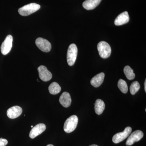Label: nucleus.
Here are the masks:
<instances>
[{"instance_id": "obj_18", "label": "nucleus", "mask_w": 146, "mask_h": 146, "mask_svg": "<svg viewBox=\"0 0 146 146\" xmlns=\"http://www.w3.org/2000/svg\"><path fill=\"white\" fill-rule=\"evenodd\" d=\"M124 73L127 78L129 80H132L135 78V74L133 70L129 66H126L124 68Z\"/></svg>"}, {"instance_id": "obj_9", "label": "nucleus", "mask_w": 146, "mask_h": 146, "mask_svg": "<svg viewBox=\"0 0 146 146\" xmlns=\"http://www.w3.org/2000/svg\"><path fill=\"white\" fill-rule=\"evenodd\" d=\"M39 77L43 81H49L52 78L51 73L47 69L46 67L44 65H41L38 67Z\"/></svg>"}, {"instance_id": "obj_7", "label": "nucleus", "mask_w": 146, "mask_h": 146, "mask_svg": "<svg viewBox=\"0 0 146 146\" xmlns=\"http://www.w3.org/2000/svg\"><path fill=\"white\" fill-rule=\"evenodd\" d=\"M13 40V36L11 35L6 36L1 47V52L3 55L7 54L10 51L12 47Z\"/></svg>"}, {"instance_id": "obj_19", "label": "nucleus", "mask_w": 146, "mask_h": 146, "mask_svg": "<svg viewBox=\"0 0 146 146\" xmlns=\"http://www.w3.org/2000/svg\"><path fill=\"white\" fill-rule=\"evenodd\" d=\"M118 88L123 94H126L128 91L127 84L125 80L123 79H120L118 82Z\"/></svg>"}, {"instance_id": "obj_25", "label": "nucleus", "mask_w": 146, "mask_h": 146, "mask_svg": "<svg viewBox=\"0 0 146 146\" xmlns=\"http://www.w3.org/2000/svg\"><path fill=\"white\" fill-rule=\"evenodd\" d=\"M31 127H32V128L33 127V125H31Z\"/></svg>"}, {"instance_id": "obj_23", "label": "nucleus", "mask_w": 146, "mask_h": 146, "mask_svg": "<svg viewBox=\"0 0 146 146\" xmlns=\"http://www.w3.org/2000/svg\"><path fill=\"white\" fill-rule=\"evenodd\" d=\"M89 146H98V145H95V144H94V145H90Z\"/></svg>"}, {"instance_id": "obj_6", "label": "nucleus", "mask_w": 146, "mask_h": 146, "mask_svg": "<svg viewBox=\"0 0 146 146\" xmlns=\"http://www.w3.org/2000/svg\"><path fill=\"white\" fill-rule=\"evenodd\" d=\"M35 44L36 46L42 51L48 52L51 49V44L48 41L44 38L39 37L36 39Z\"/></svg>"}, {"instance_id": "obj_22", "label": "nucleus", "mask_w": 146, "mask_h": 146, "mask_svg": "<svg viewBox=\"0 0 146 146\" xmlns=\"http://www.w3.org/2000/svg\"><path fill=\"white\" fill-rule=\"evenodd\" d=\"M144 86H145V92L146 93V80H145V83H144Z\"/></svg>"}, {"instance_id": "obj_12", "label": "nucleus", "mask_w": 146, "mask_h": 146, "mask_svg": "<svg viewBox=\"0 0 146 146\" xmlns=\"http://www.w3.org/2000/svg\"><path fill=\"white\" fill-rule=\"evenodd\" d=\"M129 17L127 11L121 13L116 18L115 24L116 26H120L127 23L129 21Z\"/></svg>"}, {"instance_id": "obj_2", "label": "nucleus", "mask_w": 146, "mask_h": 146, "mask_svg": "<svg viewBox=\"0 0 146 146\" xmlns=\"http://www.w3.org/2000/svg\"><path fill=\"white\" fill-rule=\"evenodd\" d=\"M77 116L74 115L69 117L65 121L64 125V130L67 133H70L76 129L78 123Z\"/></svg>"}, {"instance_id": "obj_21", "label": "nucleus", "mask_w": 146, "mask_h": 146, "mask_svg": "<svg viewBox=\"0 0 146 146\" xmlns=\"http://www.w3.org/2000/svg\"><path fill=\"white\" fill-rule=\"evenodd\" d=\"M8 143V141L5 139L0 138V146H5Z\"/></svg>"}, {"instance_id": "obj_15", "label": "nucleus", "mask_w": 146, "mask_h": 146, "mask_svg": "<svg viewBox=\"0 0 146 146\" xmlns=\"http://www.w3.org/2000/svg\"><path fill=\"white\" fill-rule=\"evenodd\" d=\"M102 0H86L82 3L84 8L87 10H92L100 4Z\"/></svg>"}, {"instance_id": "obj_14", "label": "nucleus", "mask_w": 146, "mask_h": 146, "mask_svg": "<svg viewBox=\"0 0 146 146\" xmlns=\"http://www.w3.org/2000/svg\"><path fill=\"white\" fill-rule=\"evenodd\" d=\"M104 77V74L103 72L100 73L95 76L91 80V85L96 88L99 87L103 82Z\"/></svg>"}, {"instance_id": "obj_20", "label": "nucleus", "mask_w": 146, "mask_h": 146, "mask_svg": "<svg viewBox=\"0 0 146 146\" xmlns=\"http://www.w3.org/2000/svg\"><path fill=\"white\" fill-rule=\"evenodd\" d=\"M140 89V85L138 81L133 82L130 86V91L131 95H135Z\"/></svg>"}, {"instance_id": "obj_10", "label": "nucleus", "mask_w": 146, "mask_h": 146, "mask_svg": "<svg viewBox=\"0 0 146 146\" xmlns=\"http://www.w3.org/2000/svg\"><path fill=\"white\" fill-rule=\"evenodd\" d=\"M46 129V125L44 123H39L32 128L29 133V137L32 139L35 138L43 133Z\"/></svg>"}, {"instance_id": "obj_4", "label": "nucleus", "mask_w": 146, "mask_h": 146, "mask_svg": "<svg viewBox=\"0 0 146 146\" xmlns=\"http://www.w3.org/2000/svg\"><path fill=\"white\" fill-rule=\"evenodd\" d=\"M78 48L76 45L71 44L68 48L67 52V62L70 66H73L75 63L77 56Z\"/></svg>"}, {"instance_id": "obj_1", "label": "nucleus", "mask_w": 146, "mask_h": 146, "mask_svg": "<svg viewBox=\"0 0 146 146\" xmlns=\"http://www.w3.org/2000/svg\"><path fill=\"white\" fill-rule=\"evenodd\" d=\"M40 7H41L39 5L35 3H31L19 8L18 10V13L21 16H27L36 12Z\"/></svg>"}, {"instance_id": "obj_13", "label": "nucleus", "mask_w": 146, "mask_h": 146, "mask_svg": "<svg viewBox=\"0 0 146 146\" xmlns=\"http://www.w3.org/2000/svg\"><path fill=\"white\" fill-rule=\"evenodd\" d=\"M59 102L63 107H69L71 105L72 102L70 95L69 93L67 92H63L59 98Z\"/></svg>"}, {"instance_id": "obj_16", "label": "nucleus", "mask_w": 146, "mask_h": 146, "mask_svg": "<svg viewBox=\"0 0 146 146\" xmlns=\"http://www.w3.org/2000/svg\"><path fill=\"white\" fill-rule=\"evenodd\" d=\"M94 105L96 113L98 115H101L105 108V105L103 101L100 99H98L96 100V103Z\"/></svg>"}, {"instance_id": "obj_3", "label": "nucleus", "mask_w": 146, "mask_h": 146, "mask_svg": "<svg viewBox=\"0 0 146 146\" xmlns=\"http://www.w3.org/2000/svg\"><path fill=\"white\" fill-rule=\"evenodd\" d=\"M98 50L100 56L102 58H107L111 54V47L108 43L104 41H102L98 43Z\"/></svg>"}, {"instance_id": "obj_11", "label": "nucleus", "mask_w": 146, "mask_h": 146, "mask_svg": "<svg viewBox=\"0 0 146 146\" xmlns=\"http://www.w3.org/2000/svg\"><path fill=\"white\" fill-rule=\"evenodd\" d=\"M23 112V109L19 106H13L8 109L7 112V117L11 119L18 117Z\"/></svg>"}, {"instance_id": "obj_8", "label": "nucleus", "mask_w": 146, "mask_h": 146, "mask_svg": "<svg viewBox=\"0 0 146 146\" xmlns=\"http://www.w3.org/2000/svg\"><path fill=\"white\" fill-rule=\"evenodd\" d=\"M143 133L141 130H138L133 131L129 136L126 142L127 146H131L136 142L140 141L143 137Z\"/></svg>"}, {"instance_id": "obj_17", "label": "nucleus", "mask_w": 146, "mask_h": 146, "mask_svg": "<svg viewBox=\"0 0 146 146\" xmlns=\"http://www.w3.org/2000/svg\"><path fill=\"white\" fill-rule=\"evenodd\" d=\"M48 89L50 94L52 95H56L60 93L61 87L57 82H53L50 84Z\"/></svg>"}, {"instance_id": "obj_24", "label": "nucleus", "mask_w": 146, "mask_h": 146, "mask_svg": "<svg viewBox=\"0 0 146 146\" xmlns=\"http://www.w3.org/2000/svg\"><path fill=\"white\" fill-rule=\"evenodd\" d=\"M46 146H54L53 145H51V144H50V145H47Z\"/></svg>"}, {"instance_id": "obj_5", "label": "nucleus", "mask_w": 146, "mask_h": 146, "mask_svg": "<svg viewBox=\"0 0 146 146\" xmlns=\"http://www.w3.org/2000/svg\"><path fill=\"white\" fill-rule=\"evenodd\" d=\"M132 131V129L130 127H127L125 129L123 132H119L115 134L113 138L112 141L115 144L119 143L123 141L125 139L128 137Z\"/></svg>"}]
</instances>
